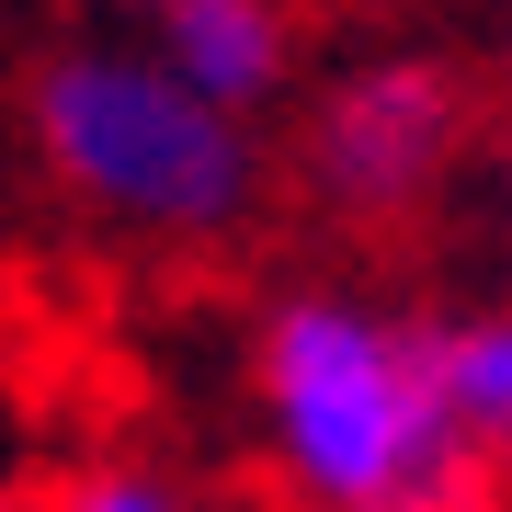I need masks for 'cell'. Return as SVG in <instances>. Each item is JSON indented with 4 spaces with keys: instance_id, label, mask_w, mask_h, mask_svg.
Listing matches in <instances>:
<instances>
[{
    "instance_id": "obj_1",
    "label": "cell",
    "mask_w": 512,
    "mask_h": 512,
    "mask_svg": "<svg viewBox=\"0 0 512 512\" xmlns=\"http://www.w3.org/2000/svg\"><path fill=\"white\" fill-rule=\"evenodd\" d=\"M251 410L296 512H501V478L444 421L433 319L365 285H285L262 308Z\"/></svg>"
},
{
    "instance_id": "obj_2",
    "label": "cell",
    "mask_w": 512,
    "mask_h": 512,
    "mask_svg": "<svg viewBox=\"0 0 512 512\" xmlns=\"http://www.w3.org/2000/svg\"><path fill=\"white\" fill-rule=\"evenodd\" d=\"M23 148L80 217L160 239V251L239 239L274 183L251 126L205 114L148 46H114V35H69L23 69Z\"/></svg>"
},
{
    "instance_id": "obj_3",
    "label": "cell",
    "mask_w": 512,
    "mask_h": 512,
    "mask_svg": "<svg viewBox=\"0 0 512 512\" xmlns=\"http://www.w3.org/2000/svg\"><path fill=\"white\" fill-rule=\"evenodd\" d=\"M490 126V92H478L467 57L444 46H365L342 69H319L296 92V194L319 205L330 228H410L456 194L467 148Z\"/></svg>"
},
{
    "instance_id": "obj_4",
    "label": "cell",
    "mask_w": 512,
    "mask_h": 512,
    "mask_svg": "<svg viewBox=\"0 0 512 512\" xmlns=\"http://www.w3.org/2000/svg\"><path fill=\"white\" fill-rule=\"evenodd\" d=\"M148 57H160L171 80L228 114V126L262 137V114L296 103V12H274V0H160V23H148Z\"/></svg>"
},
{
    "instance_id": "obj_5",
    "label": "cell",
    "mask_w": 512,
    "mask_h": 512,
    "mask_svg": "<svg viewBox=\"0 0 512 512\" xmlns=\"http://www.w3.org/2000/svg\"><path fill=\"white\" fill-rule=\"evenodd\" d=\"M433 376H444V421H456V444L512 490V308H490V319H433Z\"/></svg>"
},
{
    "instance_id": "obj_6",
    "label": "cell",
    "mask_w": 512,
    "mask_h": 512,
    "mask_svg": "<svg viewBox=\"0 0 512 512\" xmlns=\"http://www.w3.org/2000/svg\"><path fill=\"white\" fill-rule=\"evenodd\" d=\"M35 512H205L183 478H160V467H137V456H80V467H57Z\"/></svg>"
},
{
    "instance_id": "obj_7",
    "label": "cell",
    "mask_w": 512,
    "mask_h": 512,
    "mask_svg": "<svg viewBox=\"0 0 512 512\" xmlns=\"http://www.w3.org/2000/svg\"><path fill=\"white\" fill-rule=\"evenodd\" d=\"M0 512H35V490H23V467H0Z\"/></svg>"
},
{
    "instance_id": "obj_8",
    "label": "cell",
    "mask_w": 512,
    "mask_h": 512,
    "mask_svg": "<svg viewBox=\"0 0 512 512\" xmlns=\"http://www.w3.org/2000/svg\"><path fill=\"white\" fill-rule=\"evenodd\" d=\"M501 217H512V148H501Z\"/></svg>"
},
{
    "instance_id": "obj_9",
    "label": "cell",
    "mask_w": 512,
    "mask_h": 512,
    "mask_svg": "<svg viewBox=\"0 0 512 512\" xmlns=\"http://www.w3.org/2000/svg\"><path fill=\"white\" fill-rule=\"evenodd\" d=\"M501 80H512V35H501Z\"/></svg>"
}]
</instances>
